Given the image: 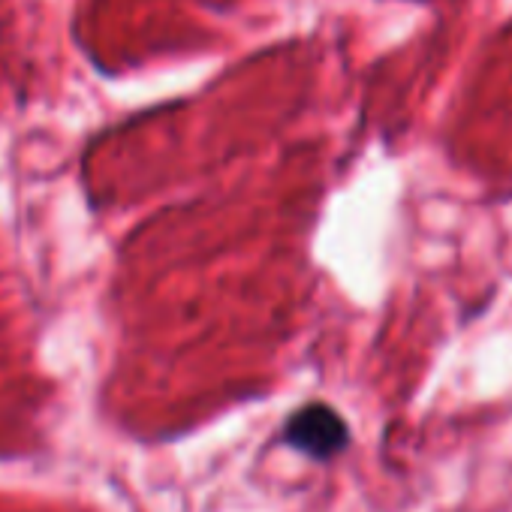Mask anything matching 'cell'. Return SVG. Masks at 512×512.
<instances>
[{
  "instance_id": "cell-1",
  "label": "cell",
  "mask_w": 512,
  "mask_h": 512,
  "mask_svg": "<svg viewBox=\"0 0 512 512\" xmlns=\"http://www.w3.org/2000/svg\"><path fill=\"white\" fill-rule=\"evenodd\" d=\"M287 440L314 458H329L335 455L344 443H347V428L344 422L335 416V410L323 407V404H311L305 410H299L290 425H287Z\"/></svg>"
}]
</instances>
